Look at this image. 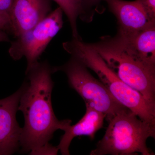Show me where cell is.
Segmentation results:
<instances>
[{"instance_id":"9c48e42d","label":"cell","mask_w":155,"mask_h":155,"mask_svg":"<svg viewBox=\"0 0 155 155\" xmlns=\"http://www.w3.org/2000/svg\"><path fill=\"white\" fill-rule=\"evenodd\" d=\"M119 24L118 33L130 34L155 25V19L149 16L138 0H106Z\"/></svg>"},{"instance_id":"e0dca14e","label":"cell","mask_w":155,"mask_h":155,"mask_svg":"<svg viewBox=\"0 0 155 155\" xmlns=\"http://www.w3.org/2000/svg\"><path fill=\"white\" fill-rule=\"evenodd\" d=\"M101 0H84V4H85V7L87 5H92L98 2Z\"/></svg>"},{"instance_id":"ba28073f","label":"cell","mask_w":155,"mask_h":155,"mask_svg":"<svg viewBox=\"0 0 155 155\" xmlns=\"http://www.w3.org/2000/svg\"><path fill=\"white\" fill-rule=\"evenodd\" d=\"M49 0H14L9 17L11 32L15 38L30 30L51 11Z\"/></svg>"},{"instance_id":"3957f363","label":"cell","mask_w":155,"mask_h":155,"mask_svg":"<svg viewBox=\"0 0 155 155\" xmlns=\"http://www.w3.org/2000/svg\"><path fill=\"white\" fill-rule=\"evenodd\" d=\"M88 44L121 80L155 106V66L134 54L117 35Z\"/></svg>"},{"instance_id":"4fadbf2b","label":"cell","mask_w":155,"mask_h":155,"mask_svg":"<svg viewBox=\"0 0 155 155\" xmlns=\"http://www.w3.org/2000/svg\"><path fill=\"white\" fill-rule=\"evenodd\" d=\"M150 17L155 19V0H138Z\"/></svg>"},{"instance_id":"8fae6325","label":"cell","mask_w":155,"mask_h":155,"mask_svg":"<svg viewBox=\"0 0 155 155\" xmlns=\"http://www.w3.org/2000/svg\"><path fill=\"white\" fill-rule=\"evenodd\" d=\"M117 36L130 51L147 64L155 66V25L127 35Z\"/></svg>"},{"instance_id":"7a4b0ae2","label":"cell","mask_w":155,"mask_h":155,"mask_svg":"<svg viewBox=\"0 0 155 155\" xmlns=\"http://www.w3.org/2000/svg\"><path fill=\"white\" fill-rule=\"evenodd\" d=\"M64 50L95 72L115 99L142 120L155 126V106L121 80L94 49L73 38L63 43Z\"/></svg>"},{"instance_id":"8992f818","label":"cell","mask_w":155,"mask_h":155,"mask_svg":"<svg viewBox=\"0 0 155 155\" xmlns=\"http://www.w3.org/2000/svg\"><path fill=\"white\" fill-rule=\"evenodd\" d=\"M63 13L59 7L33 28L17 37L11 43L9 54L15 61L23 57L26 58V72L38 62L48 45L63 27Z\"/></svg>"},{"instance_id":"7c38bea8","label":"cell","mask_w":155,"mask_h":155,"mask_svg":"<svg viewBox=\"0 0 155 155\" xmlns=\"http://www.w3.org/2000/svg\"><path fill=\"white\" fill-rule=\"evenodd\" d=\"M58 4L68 17L73 38L81 40L77 30L78 17L85 20L87 14L84 0H53Z\"/></svg>"},{"instance_id":"5bb4252c","label":"cell","mask_w":155,"mask_h":155,"mask_svg":"<svg viewBox=\"0 0 155 155\" xmlns=\"http://www.w3.org/2000/svg\"><path fill=\"white\" fill-rule=\"evenodd\" d=\"M0 31L11 32V23L8 16L0 12Z\"/></svg>"},{"instance_id":"2e32d148","label":"cell","mask_w":155,"mask_h":155,"mask_svg":"<svg viewBox=\"0 0 155 155\" xmlns=\"http://www.w3.org/2000/svg\"><path fill=\"white\" fill-rule=\"evenodd\" d=\"M9 41L10 38L6 32L0 31V42Z\"/></svg>"},{"instance_id":"6da1fadb","label":"cell","mask_w":155,"mask_h":155,"mask_svg":"<svg viewBox=\"0 0 155 155\" xmlns=\"http://www.w3.org/2000/svg\"><path fill=\"white\" fill-rule=\"evenodd\" d=\"M25 73L28 81L22 84L18 107L25 119L20 142L22 152L32 155L57 154V147L49 142L55 131L64 130L72 121H60L53 110L52 67L47 61L38 62Z\"/></svg>"},{"instance_id":"5b68a950","label":"cell","mask_w":155,"mask_h":155,"mask_svg":"<svg viewBox=\"0 0 155 155\" xmlns=\"http://www.w3.org/2000/svg\"><path fill=\"white\" fill-rule=\"evenodd\" d=\"M87 67L72 57L63 66L52 68V72L64 71L69 85L82 97L86 105L105 115L109 121L118 112L126 108L118 102L101 81L95 78Z\"/></svg>"},{"instance_id":"52a82bcc","label":"cell","mask_w":155,"mask_h":155,"mask_svg":"<svg viewBox=\"0 0 155 155\" xmlns=\"http://www.w3.org/2000/svg\"><path fill=\"white\" fill-rule=\"evenodd\" d=\"M22 91V86L14 94L0 100V155L12 154L20 147L22 128L17 123L16 114Z\"/></svg>"},{"instance_id":"277c9868","label":"cell","mask_w":155,"mask_h":155,"mask_svg":"<svg viewBox=\"0 0 155 155\" xmlns=\"http://www.w3.org/2000/svg\"><path fill=\"white\" fill-rule=\"evenodd\" d=\"M105 134L90 155H153L147 140L155 138V126L139 118L127 108L109 121Z\"/></svg>"},{"instance_id":"9a60e30c","label":"cell","mask_w":155,"mask_h":155,"mask_svg":"<svg viewBox=\"0 0 155 155\" xmlns=\"http://www.w3.org/2000/svg\"><path fill=\"white\" fill-rule=\"evenodd\" d=\"M14 0H0V12L9 17L10 11Z\"/></svg>"},{"instance_id":"30bf717a","label":"cell","mask_w":155,"mask_h":155,"mask_svg":"<svg viewBox=\"0 0 155 155\" xmlns=\"http://www.w3.org/2000/svg\"><path fill=\"white\" fill-rule=\"evenodd\" d=\"M105 118L103 113L86 107V113L83 117L75 125H69L64 130L65 133L57 146L62 155L70 154L69 146L76 137L87 136L93 140L97 131L103 127Z\"/></svg>"}]
</instances>
